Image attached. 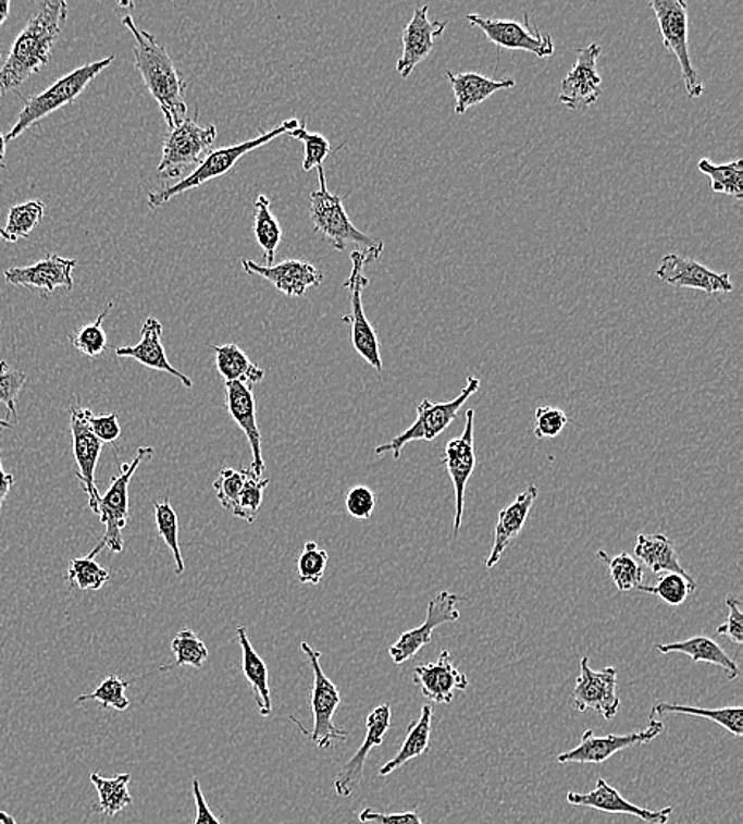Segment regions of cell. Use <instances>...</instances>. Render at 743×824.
Segmentation results:
<instances>
[{
    "mask_svg": "<svg viewBox=\"0 0 743 824\" xmlns=\"http://www.w3.org/2000/svg\"><path fill=\"white\" fill-rule=\"evenodd\" d=\"M67 15L64 0H45L38 5V12L21 30L0 69V97L18 89L47 64Z\"/></svg>",
    "mask_w": 743,
    "mask_h": 824,
    "instance_id": "cell-1",
    "label": "cell"
},
{
    "mask_svg": "<svg viewBox=\"0 0 743 824\" xmlns=\"http://www.w3.org/2000/svg\"><path fill=\"white\" fill-rule=\"evenodd\" d=\"M123 24L134 36L135 67L140 72L146 89L161 107L166 126L169 128L178 126L187 118V106L184 100L186 82L182 72L176 69L172 56L158 37L152 36L148 30L140 29L132 15L124 16Z\"/></svg>",
    "mask_w": 743,
    "mask_h": 824,
    "instance_id": "cell-2",
    "label": "cell"
},
{
    "mask_svg": "<svg viewBox=\"0 0 743 824\" xmlns=\"http://www.w3.org/2000/svg\"><path fill=\"white\" fill-rule=\"evenodd\" d=\"M318 175L321 187L309 197V219L314 232H321L336 251L345 253L350 245L360 246V251L380 259L384 242L367 235L352 224L343 204L345 198L330 193L326 187L324 167H318Z\"/></svg>",
    "mask_w": 743,
    "mask_h": 824,
    "instance_id": "cell-3",
    "label": "cell"
},
{
    "mask_svg": "<svg viewBox=\"0 0 743 824\" xmlns=\"http://www.w3.org/2000/svg\"><path fill=\"white\" fill-rule=\"evenodd\" d=\"M113 61L114 56H109V58L100 59V61L91 62V64L82 65V67L67 73V75L61 76L54 85L45 89L44 93L36 94V96L24 100V107L21 110L18 121H16L15 126L10 128L9 134L5 135L7 142L16 140L21 134H24L34 124L40 123L44 118L50 116L59 108L71 106L72 102H75L82 96L83 90L88 88L89 83L94 82L100 72L110 67Z\"/></svg>",
    "mask_w": 743,
    "mask_h": 824,
    "instance_id": "cell-4",
    "label": "cell"
},
{
    "mask_svg": "<svg viewBox=\"0 0 743 824\" xmlns=\"http://www.w3.org/2000/svg\"><path fill=\"white\" fill-rule=\"evenodd\" d=\"M297 118L284 121L281 126L274 127L273 131L265 132V134L259 135L252 140L243 142V144L235 146H227V148L216 149V151L208 152L203 162L190 173L189 176L173 184V186L163 187L161 190H152L148 194L149 208H159L169 204L173 197L179 196V194L186 193V190L196 189L201 184L208 183V181L219 179V176L225 175L231 172L236 165V162L248 155V152L255 151L260 146L270 144L274 138L281 137V135L289 134L292 128L298 126Z\"/></svg>",
    "mask_w": 743,
    "mask_h": 824,
    "instance_id": "cell-5",
    "label": "cell"
},
{
    "mask_svg": "<svg viewBox=\"0 0 743 824\" xmlns=\"http://www.w3.org/2000/svg\"><path fill=\"white\" fill-rule=\"evenodd\" d=\"M154 448L140 447L131 464L121 466V472L111 479L110 489L100 495L96 513L100 521L106 525V534L97 542L96 548L89 552V558H96L103 549H109L113 554H121L124 549L123 530L128 521V484L134 478L135 471L140 468L145 460L152 457Z\"/></svg>",
    "mask_w": 743,
    "mask_h": 824,
    "instance_id": "cell-6",
    "label": "cell"
},
{
    "mask_svg": "<svg viewBox=\"0 0 743 824\" xmlns=\"http://www.w3.org/2000/svg\"><path fill=\"white\" fill-rule=\"evenodd\" d=\"M479 388H481V379L470 377L457 398L450 399V402L433 403L432 399H423L419 403L416 422L408 430L394 438L391 443L381 444V446L374 448V454L381 457V455L392 452L395 460H398L401 457L403 448L412 441L436 440L457 419L465 403L479 391Z\"/></svg>",
    "mask_w": 743,
    "mask_h": 824,
    "instance_id": "cell-7",
    "label": "cell"
},
{
    "mask_svg": "<svg viewBox=\"0 0 743 824\" xmlns=\"http://www.w3.org/2000/svg\"><path fill=\"white\" fill-rule=\"evenodd\" d=\"M300 647L301 652L307 655L308 662L311 664L312 674H314L311 691L312 729L308 731L300 725V722L295 723H298L304 735L311 742H314L318 749L326 750L335 740H346L349 736V733L338 728L333 723L338 705L342 704V694L322 669L321 652L312 649L308 642H301Z\"/></svg>",
    "mask_w": 743,
    "mask_h": 824,
    "instance_id": "cell-8",
    "label": "cell"
},
{
    "mask_svg": "<svg viewBox=\"0 0 743 824\" xmlns=\"http://www.w3.org/2000/svg\"><path fill=\"white\" fill-rule=\"evenodd\" d=\"M216 137V126H199L196 120L189 118L178 126L169 128L158 167L159 175L165 180H175L183 175L187 167H199Z\"/></svg>",
    "mask_w": 743,
    "mask_h": 824,
    "instance_id": "cell-9",
    "label": "cell"
},
{
    "mask_svg": "<svg viewBox=\"0 0 743 824\" xmlns=\"http://www.w3.org/2000/svg\"><path fill=\"white\" fill-rule=\"evenodd\" d=\"M648 5L658 21L662 44L679 61L686 96L690 99H699L704 94V86L690 59L689 3L683 0H652Z\"/></svg>",
    "mask_w": 743,
    "mask_h": 824,
    "instance_id": "cell-10",
    "label": "cell"
},
{
    "mask_svg": "<svg viewBox=\"0 0 743 824\" xmlns=\"http://www.w3.org/2000/svg\"><path fill=\"white\" fill-rule=\"evenodd\" d=\"M350 260H352V271L345 283V287L350 292V315H346L343 322L350 325L354 349L370 367L381 373L384 365H382L380 340L364 315L362 300L363 288L370 283L363 273L364 266L376 259L368 253L352 251Z\"/></svg>",
    "mask_w": 743,
    "mask_h": 824,
    "instance_id": "cell-11",
    "label": "cell"
},
{
    "mask_svg": "<svg viewBox=\"0 0 743 824\" xmlns=\"http://www.w3.org/2000/svg\"><path fill=\"white\" fill-rule=\"evenodd\" d=\"M471 26L478 27L488 41L496 45L498 50H520L536 54L537 58H548L555 53L554 38L550 34L541 33L540 27H530V16L523 15V23L510 20L484 19L478 13L467 16Z\"/></svg>",
    "mask_w": 743,
    "mask_h": 824,
    "instance_id": "cell-12",
    "label": "cell"
},
{
    "mask_svg": "<svg viewBox=\"0 0 743 824\" xmlns=\"http://www.w3.org/2000/svg\"><path fill=\"white\" fill-rule=\"evenodd\" d=\"M461 601H465V598L460 594L437 593L426 607L425 622L418 628L401 632L398 641L391 645L388 655H391L392 662L403 664L414 659L423 647L432 644L435 628L460 620L461 614L457 610V604Z\"/></svg>",
    "mask_w": 743,
    "mask_h": 824,
    "instance_id": "cell-13",
    "label": "cell"
},
{
    "mask_svg": "<svg viewBox=\"0 0 743 824\" xmlns=\"http://www.w3.org/2000/svg\"><path fill=\"white\" fill-rule=\"evenodd\" d=\"M572 708L578 712L593 711L604 720H612L620 709L617 694V669L593 671L589 659L581 660V674L572 690Z\"/></svg>",
    "mask_w": 743,
    "mask_h": 824,
    "instance_id": "cell-14",
    "label": "cell"
},
{
    "mask_svg": "<svg viewBox=\"0 0 743 824\" xmlns=\"http://www.w3.org/2000/svg\"><path fill=\"white\" fill-rule=\"evenodd\" d=\"M662 731H665V725L655 718H651L644 731L630 733V735L598 737L595 736L593 729H586L583 733L582 742L575 749L558 754L557 761L560 764H600L630 747L652 742Z\"/></svg>",
    "mask_w": 743,
    "mask_h": 824,
    "instance_id": "cell-15",
    "label": "cell"
},
{
    "mask_svg": "<svg viewBox=\"0 0 743 824\" xmlns=\"http://www.w3.org/2000/svg\"><path fill=\"white\" fill-rule=\"evenodd\" d=\"M474 409H468L467 423L460 436L450 440L444 451L443 465L449 472L455 490L454 533H460L465 513V493L475 468Z\"/></svg>",
    "mask_w": 743,
    "mask_h": 824,
    "instance_id": "cell-16",
    "label": "cell"
},
{
    "mask_svg": "<svg viewBox=\"0 0 743 824\" xmlns=\"http://www.w3.org/2000/svg\"><path fill=\"white\" fill-rule=\"evenodd\" d=\"M600 53H603V47L599 44L579 48L574 67L561 82L558 102L574 111L585 110L586 107L598 102L600 94H603V89H600L603 78H600L598 65H596Z\"/></svg>",
    "mask_w": 743,
    "mask_h": 824,
    "instance_id": "cell-17",
    "label": "cell"
},
{
    "mask_svg": "<svg viewBox=\"0 0 743 824\" xmlns=\"http://www.w3.org/2000/svg\"><path fill=\"white\" fill-rule=\"evenodd\" d=\"M82 409V406L78 405L69 408V413H71L72 451L75 464L78 466L76 478L82 482L83 492L88 495L89 507H91L92 513H96L100 500L99 489L96 484V469L100 454H102L103 443H100L94 436L85 417H83Z\"/></svg>",
    "mask_w": 743,
    "mask_h": 824,
    "instance_id": "cell-18",
    "label": "cell"
},
{
    "mask_svg": "<svg viewBox=\"0 0 743 824\" xmlns=\"http://www.w3.org/2000/svg\"><path fill=\"white\" fill-rule=\"evenodd\" d=\"M655 274L662 283L676 287L697 288L706 294H729L734 288L728 273H715L703 263L673 253L662 257Z\"/></svg>",
    "mask_w": 743,
    "mask_h": 824,
    "instance_id": "cell-19",
    "label": "cell"
},
{
    "mask_svg": "<svg viewBox=\"0 0 743 824\" xmlns=\"http://www.w3.org/2000/svg\"><path fill=\"white\" fill-rule=\"evenodd\" d=\"M392 709L388 704H381L371 712L367 717V735L362 747L354 753V757L342 767L333 782L336 796L339 798H349L359 787L363 778L364 764H367L368 753L376 747L382 746L384 737L391 728Z\"/></svg>",
    "mask_w": 743,
    "mask_h": 824,
    "instance_id": "cell-20",
    "label": "cell"
},
{
    "mask_svg": "<svg viewBox=\"0 0 743 824\" xmlns=\"http://www.w3.org/2000/svg\"><path fill=\"white\" fill-rule=\"evenodd\" d=\"M566 802L574 807H589V809L598 810L603 813H614V815H631L648 824H668L672 815V807H665L661 810L642 809L634 805L633 802L624 799L618 789L610 787L604 778H598L596 788L593 791L575 792L569 791L566 795Z\"/></svg>",
    "mask_w": 743,
    "mask_h": 824,
    "instance_id": "cell-21",
    "label": "cell"
},
{
    "mask_svg": "<svg viewBox=\"0 0 743 824\" xmlns=\"http://www.w3.org/2000/svg\"><path fill=\"white\" fill-rule=\"evenodd\" d=\"M430 7L416 9L412 20L403 30V54L397 62V72L401 78H408L412 71L425 61L435 48V38L446 30L447 21H430Z\"/></svg>",
    "mask_w": 743,
    "mask_h": 824,
    "instance_id": "cell-22",
    "label": "cell"
},
{
    "mask_svg": "<svg viewBox=\"0 0 743 824\" xmlns=\"http://www.w3.org/2000/svg\"><path fill=\"white\" fill-rule=\"evenodd\" d=\"M75 259H64L58 254H48L40 262L33 263L29 267H12L3 271V278L7 283L13 286L29 288V291H44L45 294H51L58 287L72 291L73 270H75Z\"/></svg>",
    "mask_w": 743,
    "mask_h": 824,
    "instance_id": "cell-23",
    "label": "cell"
},
{
    "mask_svg": "<svg viewBox=\"0 0 743 824\" xmlns=\"http://www.w3.org/2000/svg\"><path fill=\"white\" fill-rule=\"evenodd\" d=\"M225 406L231 419L248 438L252 451V471L263 478L265 462L262 455V434L257 427L256 399L251 385L238 381L225 382Z\"/></svg>",
    "mask_w": 743,
    "mask_h": 824,
    "instance_id": "cell-24",
    "label": "cell"
},
{
    "mask_svg": "<svg viewBox=\"0 0 743 824\" xmlns=\"http://www.w3.org/2000/svg\"><path fill=\"white\" fill-rule=\"evenodd\" d=\"M422 694L437 704H450L457 691H465L470 680L457 669L449 650H443L435 663L420 664L412 676Z\"/></svg>",
    "mask_w": 743,
    "mask_h": 824,
    "instance_id": "cell-25",
    "label": "cell"
},
{
    "mask_svg": "<svg viewBox=\"0 0 743 824\" xmlns=\"http://www.w3.org/2000/svg\"><path fill=\"white\" fill-rule=\"evenodd\" d=\"M242 266L246 273L262 276L287 297H301L307 294L309 287L319 286L324 280L321 270L301 260H284L272 267H262L252 260H242Z\"/></svg>",
    "mask_w": 743,
    "mask_h": 824,
    "instance_id": "cell-26",
    "label": "cell"
},
{
    "mask_svg": "<svg viewBox=\"0 0 743 824\" xmlns=\"http://www.w3.org/2000/svg\"><path fill=\"white\" fill-rule=\"evenodd\" d=\"M162 323L156 318L146 319L144 327H141V339L135 346L117 347V357H127V359L137 360L138 364L144 365L151 370L163 371V373L172 374L182 381L184 388L190 389L194 385L193 379L186 377L182 371L176 370L166 357L165 349H163L162 343Z\"/></svg>",
    "mask_w": 743,
    "mask_h": 824,
    "instance_id": "cell-27",
    "label": "cell"
},
{
    "mask_svg": "<svg viewBox=\"0 0 743 824\" xmlns=\"http://www.w3.org/2000/svg\"><path fill=\"white\" fill-rule=\"evenodd\" d=\"M537 495H540V489L536 485H530L525 492L517 496L516 502L510 503L509 506H506L499 513L492 552H490L487 563H485L488 569L495 568L498 565L510 542L519 537L520 531L525 527L531 507L536 502Z\"/></svg>",
    "mask_w": 743,
    "mask_h": 824,
    "instance_id": "cell-28",
    "label": "cell"
},
{
    "mask_svg": "<svg viewBox=\"0 0 743 824\" xmlns=\"http://www.w3.org/2000/svg\"><path fill=\"white\" fill-rule=\"evenodd\" d=\"M446 76L453 85L455 114H460V116L467 113L471 107L484 103L498 90L512 89L517 85L516 79L512 78L496 82V79L474 72L453 73L447 71Z\"/></svg>",
    "mask_w": 743,
    "mask_h": 824,
    "instance_id": "cell-29",
    "label": "cell"
},
{
    "mask_svg": "<svg viewBox=\"0 0 743 824\" xmlns=\"http://www.w3.org/2000/svg\"><path fill=\"white\" fill-rule=\"evenodd\" d=\"M239 647H242V669L243 676L251 685L255 691L257 709L262 717H269L273 712L272 693H270L269 667L263 662L262 656L256 652L251 641L248 638V629L239 627L236 629Z\"/></svg>",
    "mask_w": 743,
    "mask_h": 824,
    "instance_id": "cell-30",
    "label": "cell"
},
{
    "mask_svg": "<svg viewBox=\"0 0 743 824\" xmlns=\"http://www.w3.org/2000/svg\"><path fill=\"white\" fill-rule=\"evenodd\" d=\"M655 649L659 653H683L690 656L693 663L715 664L725 671L728 680H735L741 676V667L732 660V656H729L723 647L707 636H696V638L672 642V644H656Z\"/></svg>",
    "mask_w": 743,
    "mask_h": 824,
    "instance_id": "cell-31",
    "label": "cell"
},
{
    "mask_svg": "<svg viewBox=\"0 0 743 824\" xmlns=\"http://www.w3.org/2000/svg\"><path fill=\"white\" fill-rule=\"evenodd\" d=\"M634 555L655 574L676 573L683 577H691L680 565L676 545L665 534L639 533Z\"/></svg>",
    "mask_w": 743,
    "mask_h": 824,
    "instance_id": "cell-32",
    "label": "cell"
},
{
    "mask_svg": "<svg viewBox=\"0 0 743 824\" xmlns=\"http://www.w3.org/2000/svg\"><path fill=\"white\" fill-rule=\"evenodd\" d=\"M432 723L433 708L432 705H423L422 712H420V717L416 720V722H411V725H409L408 735H406L405 742H403L397 757L392 758L391 761H387V763L381 767V777H387V775L394 774L395 771L405 766L409 761L429 752L430 737H432Z\"/></svg>",
    "mask_w": 743,
    "mask_h": 824,
    "instance_id": "cell-33",
    "label": "cell"
},
{
    "mask_svg": "<svg viewBox=\"0 0 743 824\" xmlns=\"http://www.w3.org/2000/svg\"><path fill=\"white\" fill-rule=\"evenodd\" d=\"M211 349L214 350L218 373L225 379V382H245L252 388L265 378V371L252 364L246 353H243L235 343L222 344V346L211 344Z\"/></svg>",
    "mask_w": 743,
    "mask_h": 824,
    "instance_id": "cell-34",
    "label": "cell"
},
{
    "mask_svg": "<svg viewBox=\"0 0 743 824\" xmlns=\"http://www.w3.org/2000/svg\"><path fill=\"white\" fill-rule=\"evenodd\" d=\"M680 714L690 715V717H701L717 723L732 736H743V708H721V709H701L691 708V705L668 704L659 702L653 705L651 718L655 715Z\"/></svg>",
    "mask_w": 743,
    "mask_h": 824,
    "instance_id": "cell-35",
    "label": "cell"
},
{
    "mask_svg": "<svg viewBox=\"0 0 743 824\" xmlns=\"http://www.w3.org/2000/svg\"><path fill=\"white\" fill-rule=\"evenodd\" d=\"M131 774H120L113 778H106L99 772H92L91 782L99 795V802L94 805V812L103 813L107 816H114L123 812L126 807L132 805Z\"/></svg>",
    "mask_w": 743,
    "mask_h": 824,
    "instance_id": "cell-36",
    "label": "cell"
},
{
    "mask_svg": "<svg viewBox=\"0 0 743 824\" xmlns=\"http://www.w3.org/2000/svg\"><path fill=\"white\" fill-rule=\"evenodd\" d=\"M44 218V201L30 200L15 205L10 208L7 224L0 229V238L7 243H16L21 238H27L41 224Z\"/></svg>",
    "mask_w": 743,
    "mask_h": 824,
    "instance_id": "cell-37",
    "label": "cell"
},
{
    "mask_svg": "<svg viewBox=\"0 0 743 824\" xmlns=\"http://www.w3.org/2000/svg\"><path fill=\"white\" fill-rule=\"evenodd\" d=\"M270 205L272 204H270L269 197L263 196V194L257 196L255 204V235L257 245L265 254L267 267L273 266L274 254H276L281 239H283L280 222H277L272 210H270Z\"/></svg>",
    "mask_w": 743,
    "mask_h": 824,
    "instance_id": "cell-38",
    "label": "cell"
},
{
    "mask_svg": "<svg viewBox=\"0 0 743 824\" xmlns=\"http://www.w3.org/2000/svg\"><path fill=\"white\" fill-rule=\"evenodd\" d=\"M697 169L710 179L711 190L715 194L734 197L735 200L743 198V161L714 163L710 159H701Z\"/></svg>",
    "mask_w": 743,
    "mask_h": 824,
    "instance_id": "cell-39",
    "label": "cell"
},
{
    "mask_svg": "<svg viewBox=\"0 0 743 824\" xmlns=\"http://www.w3.org/2000/svg\"><path fill=\"white\" fill-rule=\"evenodd\" d=\"M172 652L175 655V662L159 667L161 673L176 669L179 666H190L201 669L208 660V655H210L207 645L190 629H183V631H179L175 636V639L172 641Z\"/></svg>",
    "mask_w": 743,
    "mask_h": 824,
    "instance_id": "cell-40",
    "label": "cell"
},
{
    "mask_svg": "<svg viewBox=\"0 0 743 824\" xmlns=\"http://www.w3.org/2000/svg\"><path fill=\"white\" fill-rule=\"evenodd\" d=\"M693 577H683L676 573H665L655 586L639 587L637 592L653 594L665 601L669 606H682L689 600L690 593L696 590Z\"/></svg>",
    "mask_w": 743,
    "mask_h": 824,
    "instance_id": "cell-41",
    "label": "cell"
},
{
    "mask_svg": "<svg viewBox=\"0 0 743 824\" xmlns=\"http://www.w3.org/2000/svg\"><path fill=\"white\" fill-rule=\"evenodd\" d=\"M596 556L609 566L610 577H612L618 592H631V590H637L642 586V580H644L642 566L627 552H621V554L610 558L606 552L599 551Z\"/></svg>",
    "mask_w": 743,
    "mask_h": 824,
    "instance_id": "cell-42",
    "label": "cell"
},
{
    "mask_svg": "<svg viewBox=\"0 0 743 824\" xmlns=\"http://www.w3.org/2000/svg\"><path fill=\"white\" fill-rule=\"evenodd\" d=\"M113 302H110L106 311L100 312L96 322L86 323V325L79 327L73 335H71L72 346L75 347L83 356L89 357V359H97L106 353L109 347V340H107L106 330H103L102 323L106 321L107 316L111 309H113Z\"/></svg>",
    "mask_w": 743,
    "mask_h": 824,
    "instance_id": "cell-43",
    "label": "cell"
},
{
    "mask_svg": "<svg viewBox=\"0 0 743 824\" xmlns=\"http://www.w3.org/2000/svg\"><path fill=\"white\" fill-rule=\"evenodd\" d=\"M154 519L159 537L163 539L166 548L172 551L173 558H175L176 574L182 576L184 573V559L178 541V516H176L175 509H173L169 499L154 502Z\"/></svg>",
    "mask_w": 743,
    "mask_h": 824,
    "instance_id": "cell-44",
    "label": "cell"
},
{
    "mask_svg": "<svg viewBox=\"0 0 743 824\" xmlns=\"http://www.w3.org/2000/svg\"><path fill=\"white\" fill-rule=\"evenodd\" d=\"M109 569L103 568L89 556L72 558L69 562L67 582L73 589L100 590L109 582Z\"/></svg>",
    "mask_w": 743,
    "mask_h": 824,
    "instance_id": "cell-45",
    "label": "cell"
},
{
    "mask_svg": "<svg viewBox=\"0 0 743 824\" xmlns=\"http://www.w3.org/2000/svg\"><path fill=\"white\" fill-rule=\"evenodd\" d=\"M131 681L123 680L117 676H109L106 680L100 681L97 685L96 690L92 693L79 694L75 699L76 704H82L86 701H96L102 705V709H114L117 712L127 711L131 708V701L126 697V690Z\"/></svg>",
    "mask_w": 743,
    "mask_h": 824,
    "instance_id": "cell-46",
    "label": "cell"
},
{
    "mask_svg": "<svg viewBox=\"0 0 743 824\" xmlns=\"http://www.w3.org/2000/svg\"><path fill=\"white\" fill-rule=\"evenodd\" d=\"M245 485H243L238 504H236L235 511L232 514L235 517H239V519L248 521V524H255L260 506H262L263 492H265L270 481L257 476L251 468L245 469Z\"/></svg>",
    "mask_w": 743,
    "mask_h": 824,
    "instance_id": "cell-47",
    "label": "cell"
},
{
    "mask_svg": "<svg viewBox=\"0 0 743 824\" xmlns=\"http://www.w3.org/2000/svg\"><path fill=\"white\" fill-rule=\"evenodd\" d=\"M287 135L305 145V172L318 169V167H324V161L329 158L330 151H332V146H330V142L326 140L324 135L318 134V132H309L305 124H298Z\"/></svg>",
    "mask_w": 743,
    "mask_h": 824,
    "instance_id": "cell-48",
    "label": "cell"
},
{
    "mask_svg": "<svg viewBox=\"0 0 743 824\" xmlns=\"http://www.w3.org/2000/svg\"><path fill=\"white\" fill-rule=\"evenodd\" d=\"M326 563L329 554L325 549L319 548L318 542H307L297 562L298 579L301 583L318 586L324 579Z\"/></svg>",
    "mask_w": 743,
    "mask_h": 824,
    "instance_id": "cell-49",
    "label": "cell"
},
{
    "mask_svg": "<svg viewBox=\"0 0 743 824\" xmlns=\"http://www.w3.org/2000/svg\"><path fill=\"white\" fill-rule=\"evenodd\" d=\"M245 469H222L221 475L213 482V487L216 490L219 503L222 504L224 509L234 513L236 504H238L239 493L245 485Z\"/></svg>",
    "mask_w": 743,
    "mask_h": 824,
    "instance_id": "cell-50",
    "label": "cell"
},
{
    "mask_svg": "<svg viewBox=\"0 0 743 824\" xmlns=\"http://www.w3.org/2000/svg\"><path fill=\"white\" fill-rule=\"evenodd\" d=\"M26 382V374L13 370L5 360L0 361V403L15 419L20 417L18 411H16V399H18L20 392L23 391Z\"/></svg>",
    "mask_w": 743,
    "mask_h": 824,
    "instance_id": "cell-51",
    "label": "cell"
},
{
    "mask_svg": "<svg viewBox=\"0 0 743 824\" xmlns=\"http://www.w3.org/2000/svg\"><path fill=\"white\" fill-rule=\"evenodd\" d=\"M568 423V416L560 408L540 406L534 414V436L540 440L557 438Z\"/></svg>",
    "mask_w": 743,
    "mask_h": 824,
    "instance_id": "cell-52",
    "label": "cell"
},
{
    "mask_svg": "<svg viewBox=\"0 0 743 824\" xmlns=\"http://www.w3.org/2000/svg\"><path fill=\"white\" fill-rule=\"evenodd\" d=\"M83 417L91 429L94 436L103 444H113L121 436L120 420L117 414H106V416H96L89 408H83Z\"/></svg>",
    "mask_w": 743,
    "mask_h": 824,
    "instance_id": "cell-53",
    "label": "cell"
},
{
    "mask_svg": "<svg viewBox=\"0 0 743 824\" xmlns=\"http://www.w3.org/2000/svg\"><path fill=\"white\" fill-rule=\"evenodd\" d=\"M376 507V495L367 485H357L346 495V511L357 520H368Z\"/></svg>",
    "mask_w": 743,
    "mask_h": 824,
    "instance_id": "cell-54",
    "label": "cell"
},
{
    "mask_svg": "<svg viewBox=\"0 0 743 824\" xmlns=\"http://www.w3.org/2000/svg\"><path fill=\"white\" fill-rule=\"evenodd\" d=\"M726 606H728L729 615L728 620L723 625L717 628V635L726 636L731 639L734 644H743V614H742V601L738 597H731L729 594L726 598Z\"/></svg>",
    "mask_w": 743,
    "mask_h": 824,
    "instance_id": "cell-55",
    "label": "cell"
},
{
    "mask_svg": "<svg viewBox=\"0 0 743 824\" xmlns=\"http://www.w3.org/2000/svg\"><path fill=\"white\" fill-rule=\"evenodd\" d=\"M359 820L362 823L374 824H423L422 819H420L419 815V810H409V812L399 813H382L367 807V809H363L362 812L359 813Z\"/></svg>",
    "mask_w": 743,
    "mask_h": 824,
    "instance_id": "cell-56",
    "label": "cell"
},
{
    "mask_svg": "<svg viewBox=\"0 0 743 824\" xmlns=\"http://www.w3.org/2000/svg\"><path fill=\"white\" fill-rule=\"evenodd\" d=\"M193 795L194 802H196V816H194L193 824H222L216 815L211 812L203 791H201L199 778L193 780Z\"/></svg>",
    "mask_w": 743,
    "mask_h": 824,
    "instance_id": "cell-57",
    "label": "cell"
},
{
    "mask_svg": "<svg viewBox=\"0 0 743 824\" xmlns=\"http://www.w3.org/2000/svg\"><path fill=\"white\" fill-rule=\"evenodd\" d=\"M10 429H13L12 423L7 422V420L0 419V433H2V430ZM13 484H15V476L9 475V472L3 469L2 454H0V511H2L3 502H5L7 496H9L10 490H12Z\"/></svg>",
    "mask_w": 743,
    "mask_h": 824,
    "instance_id": "cell-58",
    "label": "cell"
},
{
    "mask_svg": "<svg viewBox=\"0 0 743 824\" xmlns=\"http://www.w3.org/2000/svg\"><path fill=\"white\" fill-rule=\"evenodd\" d=\"M10 7H12L10 0H0V26L9 19Z\"/></svg>",
    "mask_w": 743,
    "mask_h": 824,
    "instance_id": "cell-59",
    "label": "cell"
},
{
    "mask_svg": "<svg viewBox=\"0 0 743 824\" xmlns=\"http://www.w3.org/2000/svg\"><path fill=\"white\" fill-rule=\"evenodd\" d=\"M7 144H9V142H7L5 135L0 132V167H2V169L5 167L3 163H5Z\"/></svg>",
    "mask_w": 743,
    "mask_h": 824,
    "instance_id": "cell-60",
    "label": "cell"
},
{
    "mask_svg": "<svg viewBox=\"0 0 743 824\" xmlns=\"http://www.w3.org/2000/svg\"><path fill=\"white\" fill-rule=\"evenodd\" d=\"M0 824H18V823H16V820L13 819L12 815H9V813L3 812V810H0Z\"/></svg>",
    "mask_w": 743,
    "mask_h": 824,
    "instance_id": "cell-61",
    "label": "cell"
},
{
    "mask_svg": "<svg viewBox=\"0 0 743 824\" xmlns=\"http://www.w3.org/2000/svg\"><path fill=\"white\" fill-rule=\"evenodd\" d=\"M0 59H2V56H0Z\"/></svg>",
    "mask_w": 743,
    "mask_h": 824,
    "instance_id": "cell-62",
    "label": "cell"
}]
</instances>
